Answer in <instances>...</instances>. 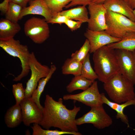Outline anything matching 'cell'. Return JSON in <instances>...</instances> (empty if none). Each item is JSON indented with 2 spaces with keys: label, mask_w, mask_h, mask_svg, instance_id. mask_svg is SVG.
Instances as JSON below:
<instances>
[{
  "label": "cell",
  "mask_w": 135,
  "mask_h": 135,
  "mask_svg": "<svg viewBox=\"0 0 135 135\" xmlns=\"http://www.w3.org/2000/svg\"><path fill=\"white\" fill-rule=\"evenodd\" d=\"M63 100L60 98L56 101L51 96L46 94L42 118L38 124L46 129L54 127L65 131L78 132L76 118L80 107L74 106L72 109H68L64 104Z\"/></svg>",
  "instance_id": "6da1fadb"
},
{
  "label": "cell",
  "mask_w": 135,
  "mask_h": 135,
  "mask_svg": "<svg viewBox=\"0 0 135 135\" xmlns=\"http://www.w3.org/2000/svg\"><path fill=\"white\" fill-rule=\"evenodd\" d=\"M94 70L98 79L104 82L115 74L120 72L114 49L107 46L93 53Z\"/></svg>",
  "instance_id": "7a4b0ae2"
},
{
  "label": "cell",
  "mask_w": 135,
  "mask_h": 135,
  "mask_svg": "<svg viewBox=\"0 0 135 135\" xmlns=\"http://www.w3.org/2000/svg\"><path fill=\"white\" fill-rule=\"evenodd\" d=\"M134 84L120 72L104 83V88L110 98L121 104L135 98Z\"/></svg>",
  "instance_id": "3957f363"
},
{
  "label": "cell",
  "mask_w": 135,
  "mask_h": 135,
  "mask_svg": "<svg viewBox=\"0 0 135 135\" xmlns=\"http://www.w3.org/2000/svg\"><path fill=\"white\" fill-rule=\"evenodd\" d=\"M0 46L6 53L20 60L22 70L20 74L14 78L13 81L17 82L27 76L30 70L29 61L31 53L28 46L21 44L20 41L14 38L0 40Z\"/></svg>",
  "instance_id": "277c9868"
},
{
  "label": "cell",
  "mask_w": 135,
  "mask_h": 135,
  "mask_svg": "<svg viewBox=\"0 0 135 135\" xmlns=\"http://www.w3.org/2000/svg\"><path fill=\"white\" fill-rule=\"evenodd\" d=\"M106 20L105 31L113 37L122 39L128 33L135 32V22L123 15L107 10Z\"/></svg>",
  "instance_id": "5b68a950"
},
{
  "label": "cell",
  "mask_w": 135,
  "mask_h": 135,
  "mask_svg": "<svg viewBox=\"0 0 135 135\" xmlns=\"http://www.w3.org/2000/svg\"><path fill=\"white\" fill-rule=\"evenodd\" d=\"M24 32L27 36L38 44H42L46 40L50 33L48 23L45 19L34 17L26 21Z\"/></svg>",
  "instance_id": "8992f818"
},
{
  "label": "cell",
  "mask_w": 135,
  "mask_h": 135,
  "mask_svg": "<svg viewBox=\"0 0 135 135\" xmlns=\"http://www.w3.org/2000/svg\"><path fill=\"white\" fill-rule=\"evenodd\" d=\"M29 65L31 75L26 83L25 89V98L31 97L34 90L37 86L40 79L46 76L50 70L47 66L42 64L37 59L34 53H31Z\"/></svg>",
  "instance_id": "52a82bcc"
},
{
  "label": "cell",
  "mask_w": 135,
  "mask_h": 135,
  "mask_svg": "<svg viewBox=\"0 0 135 135\" xmlns=\"http://www.w3.org/2000/svg\"><path fill=\"white\" fill-rule=\"evenodd\" d=\"M112 122V118L106 112L102 105L91 108L88 112L76 120L77 126L90 124L98 129L108 127Z\"/></svg>",
  "instance_id": "ba28073f"
},
{
  "label": "cell",
  "mask_w": 135,
  "mask_h": 135,
  "mask_svg": "<svg viewBox=\"0 0 135 135\" xmlns=\"http://www.w3.org/2000/svg\"><path fill=\"white\" fill-rule=\"evenodd\" d=\"M63 99L64 100L76 101L91 108L102 105L104 104L99 91L97 82L95 81L88 88L82 92L64 95Z\"/></svg>",
  "instance_id": "9c48e42d"
},
{
  "label": "cell",
  "mask_w": 135,
  "mask_h": 135,
  "mask_svg": "<svg viewBox=\"0 0 135 135\" xmlns=\"http://www.w3.org/2000/svg\"><path fill=\"white\" fill-rule=\"evenodd\" d=\"M120 72L135 84V60L132 52L123 49H114Z\"/></svg>",
  "instance_id": "30bf717a"
},
{
  "label": "cell",
  "mask_w": 135,
  "mask_h": 135,
  "mask_svg": "<svg viewBox=\"0 0 135 135\" xmlns=\"http://www.w3.org/2000/svg\"><path fill=\"white\" fill-rule=\"evenodd\" d=\"M90 17L88 29L92 31H105L107 28L106 15L107 10L103 3H91L88 5Z\"/></svg>",
  "instance_id": "8fae6325"
},
{
  "label": "cell",
  "mask_w": 135,
  "mask_h": 135,
  "mask_svg": "<svg viewBox=\"0 0 135 135\" xmlns=\"http://www.w3.org/2000/svg\"><path fill=\"white\" fill-rule=\"evenodd\" d=\"M84 35L90 43V53H93L102 47L121 40L112 36L105 31H94L88 29Z\"/></svg>",
  "instance_id": "7c38bea8"
},
{
  "label": "cell",
  "mask_w": 135,
  "mask_h": 135,
  "mask_svg": "<svg viewBox=\"0 0 135 135\" xmlns=\"http://www.w3.org/2000/svg\"><path fill=\"white\" fill-rule=\"evenodd\" d=\"M22 122L27 126L32 123L38 124L42 120V111L30 98H25L20 104Z\"/></svg>",
  "instance_id": "4fadbf2b"
},
{
  "label": "cell",
  "mask_w": 135,
  "mask_h": 135,
  "mask_svg": "<svg viewBox=\"0 0 135 135\" xmlns=\"http://www.w3.org/2000/svg\"><path fill=\"white\" fill-rule=\"evenodd\" d=\"M28 2L29 6L22 8L20 20L26 16L33 14L43 16L48 23L50 20L53 14L44 0H31Z\"/></svg>",
  "instance_id": "5bb4252c"
},
{
  "label": "cell",
  "mask_w": 135,
  "mask_h": 135,
  "mask_svg": "<svg viewBox=\"0 0 135 135\" xmlns=\"http://www.w3.org/2000/svg\"><path fill=\"white\" fill-rule=\"evenodd\" d=\"M107 10L123 15L135 22L133 10L123 0H106L103 2Z\"/></svg>",
  "instance_id": "9a60e30c"
},
{
  "label": "cell",
  "mask_w": 135,
  "mask_h": 135,
  "mask_svg": "<svg viewBox=\"0 0 135 135\" xmlns=\"http://www.w3.org/2000/svg\"><path fill=\"white\" fill-rule=\"evenodd\" d=\"M101 95L103 103L108 106L116 112V118L120 119L122 122L129 126L128 118L126 115L124 113V110L126 107L128 106L131 105L135 106V98L123 104H120L110 100L104 93H101Z\"/></svg>",
  "instance_id": "2e32d148"
},
{
  "label": "cell",
  "mask_w": 135,
  "mask_h": 135,
  "mask_svg": "<svg viewBox=\"0 0 135 135\" xmlns=\"http://www.w3.org/2000/svg\"><path fill=\"white\" fill-rule=\"evenodd\" d=\"M21 28L18 23L11 22L6 19L0 20V40H5L14 38L20 30Z\"/></svg>",
  "instance_id": "e0dca14e"
},
{
  "label": "cell",
  "mask_w": 135,
  "mask_h": 135,
  "mask_svg": "<svg viewBox=\"0 0 135 135\" xmlns=\"http://www.w3.org/2000/svg\"><path fill=\"white\" fill-rule=\"evenodd\" d=\"M4 121L6 126L11 128L16 127L22 122L20 104H16L7 110L4 116Z\"/></svg>",
  "instance_id": "ac0fdd59"
},
{
  "label": "cell",
  "mask_w": 135,
  "mask_h": 135,
  "mask_svg": "<svg viewBox=\"0 0 135 135\" xmlns=\"http://www.w3.org/2000/svg\"><path fill=\"white\" fill-rule=\"evenodd\" d=\"M58 14L65 16L68 19L81 21L83 23L88 22L89 18L88 10L86 6H84L62 10Z\"/></svg>",
  "instance_id": "d6986e66"
},
{
  "label": "cell",
  "mask_w": 135,
  "mask_h": 135,
  "mask_svg": "<svg viewBox=\"0 0 135 135\" xmlns=\"http://www.w3.org/2000/svg\"><path fill=\"white\" fill-rule=\"evenodd\" d=\"M56 68L54 64H52L50 67L49 72L46 76L42 78L38 81V85L36 89L33 92L31 98L36 104L39 108L42 111L43 106L40 104V96L44 91L45 86L56 71Z\"/></svg>",
  "instance_id": "ffe728a7"
},
{
  "label": "cell",
  "mask_w": 135,
  "mask_h": 135,
  "mask_svg": "<svg viewBox=\"0 0 135 135\" xmlns=\"http://www.w3.org/2000/svg\"><path fill=\"white\" fill-rule=\"evenodd\" d=\"M106 46L113 49H123L132 52L135 49V32L129 33L120 41Z\"/></svg>",
  "instance_id": "44dd1931"
},
{
  "label": "cell",
  "mask_w": 135,
  "mask_h": 135,
  "mask_svg": "<svg viewBox=\"0 0 135 135\" xmlns=\"http://www.w3.org/2000/svg\"><path fill=\"white\" fill-rule=\"evenodd\" d=\"M94 81L88 79L81 75L74 76L66 86V90L69 93H71L77 90H84L88 88Z\"/></svg>",
  "instance_id": "7402d4cb"
},
{
  "label": "cell",
  "mask_w": 135,
  "mask_h": 135,
  "mask_svg": "<svg viewBox=\"0 0 135 135\" xmlns=\"http://www.w3.org/2000/svg\"><path fill=\"white\" fill-rule=\"evenodd\" d=\"M82 63L71 58L66 59L62 67V72L64 75L74 76L81 75Z\"/></svg>",
  "instance_id": "603a6c76"
},
{
  "label": "cell",
  "mask_w": 135,
  "mask_h": 135,
  "mask_svg": "<svg viewBox=\"0 0 135 135\" xmlns=\"http://www.w3.org/2000/svg\"><path fill=\"white\" fill-rule=\"evenodd\" d=\"M31 128L32 130L33 135H61L71 134L73 135H81L82 134L78 132H71L58 130H50L43 129L38 123L33 124Z\"/></svg>",
  "instance_id": "cb8c5ba5"
},
{
  "label": "cell",
  "mask_w": 135,
  "mask_h": 135,
  "mask_svg": "<svg viewBox=\"0 0 135 135\" xmlns=\"http://www.w3.org/2000/svg\"><path fill=\"white\" fill-rule=\"evenodd\" d=\"M23 8L20 6L9 2L5 12L6 18L14 23H18Z\"/></svg>",
  "instance_id": "d4e9b609"
},
{
  "label": "cell",
  "mask_w": 135,
  "mask_h": 135,
  "mask_svg": "<svg viewBox=\"0 0 135 135\" xmlns=\"http://www.w3.org/2000/svg\"><path fill=\"white\" fill-rule=\"evenodd\" d=\"M90 54L89 53L88 54L82 63L81 75L94 81L98 79V76L91 65Z\"/></svg>",
  "instance_id": "484cf974"
},
{
  "label": "cell",
  "mask_w": 135,
  "mask_h": 135,
  "mask_svg": "<svg viewBox=\"0 0 135 135\" xmlns=\"http://www.w3.org/2000/svg\"><path fill=\"white\" fill-rule=\"evenodd\" d=\"M72 0H44L49 8L53 15L62 11L63 8Z\"/></svg>",
  "instance_id": "4316f807"
},
{
  "label": "cell",
  "mask_w": 135,
  "mask_h": 135,
  "mask_svg": "<svg viewBox=\"0 0 135 135\" xmlns=\"http://www.w3.org/2000/svg\"><path fill=\"white\" fill-rule=\"evenodd\" d=\"M90 48V42L86 39L80 49L72 54L71 58L82 63L86 57L89 53Z\"/></svg>",
  "instance_id": "83f0119b"
},
{
  "label": "cell",
  "mask_w": 135,
  "mask_h": 135,
  "mask_svg": "<svg viewBox=\"0 0 135 135\" xmlns=\"http://www.w3.org/2000/svg\"><path fill=\"white\" fill-rule=\"evenodd\" d=\"M12 92L15 98L16 104H20L25 98V89L21 83L13 84Z\"/></svg>",
  "instance_id": "f1b7e54d"
},
{
  "label": "cell",
  "mask_w": 135,
  "mask_h": 135,
  "mask_svg": "<svg viewBox=\"0 0 135 135\" xmlns=\"http://www.w3.org/2000/svg\"><path fill=\"white\" fill-rule=\"evenodd\" d=\"M83 22H82L68 19L65 24L72 31H75L79 28Z\"/></svg>",
  "instance_id": "f546056e"
},
{
  "label": "cell",
  "mask_w": 135,
  "mask_h": 135,
  "mask_svg": "<svg viewBox=\"0 0 135 135\" xmlns=\"http://www.w3.org/2000/svg\"><path fill=\"white\" fill-rule=\"evenodd\" d=\"M68 19V18L66 16L57 14L53 15L52 18L48 23L52 24H57L61 25L65 24Z\"/></svg>",
  "instance_id": "4dcf8cb0"
},
{
  "label": "cell",
  "mask_w": 135,
  "mask_h": 135,
  "mask_svg": "<svg viewBox=\"0 0 135 135\" xmlns=\"http://www.w3.org/2000/svg\"><path fill=\"white\" fill-rule=\"evenodd\" d=\"M92 0H72L71 2L65 7L66 8L77 5L86 6L88 5L91 2Z\"/></svg>",
  "instance_id": "1f68e13d"
},
{
  "label": "cell",
  "mask_w": 135,
  "mask_h": 135,
  "mask_svg": "<svg viewBox=\"0 0 135 135\" xmlns=\"http://www.w3.org/2000/svg\"><path fill=\"white\" fill-rule=\"evenodd\" d=\"M11 2L21 6L23 8L26 7V4L24 0H9Z\"/></svg>",
  "instance_id": "d6a6232c"
},
{
  "label": "cell",
  "mask_w": 135,
  "mask_h": 135,
  "mask_svg": "<svg viewBox=\"0 0 135 135\" xmlns=\"http://www.w3.org/2000/svg\"><path fill=\"white\" fill-rule=\"evenodd\" d=\"M106 0H92L91 3H100L103 2ZM129 4V0H123Z\"/></svg>",
  "instance_id": "836d02e7"
},
{
  "label": "cell",
  "mask_w": 135,
  "mask_h": 135,
  "mask_svg": "<svg viewBox=\"0 0 135 135\" xmlns=\"http://www.w3.org/2000/svg\"><path fill=\"white\" fill-rule=\"evenodd\" d=\"M129 4L133 9H135V0H129Z\"/></svg>",
  "instance_id": "e575fe53"
},
{
  "label": "cell",
  "mask_w": 135,
  "mask_h": 135,
  "mask_svg": "<svg viewBox=\"0 0 135 135\" xmlns=\"http://www.w3.org/2000/svg\"><path fill=\"white\" fill-rule=\"evenodd\" d=\"M132 53L135 60V49L132 52Z\"/></svg>",
  "instance_id": "d590c367"
},
{
  "label": "cell",
  "mask_w": 135,
  "mask_h": 135,
  "mask_svg": "<svg viewBox=\"0 0 135 135\" xmlns=\"http://www.w3.org/2000/svg\"><path fill=\"white\" fill-rule=\"evenodd\" d=\"M26 4H27V3L31 0H24Z\"/></svg>",
  "instance_id": "8d00e7d4"
},
{
  "label": "cell",
  "mask_w": 135,
  "mask_h": 135,
  "mask_svg": "<svg viewBox=\"0 0 135 135\" xmlns=\"http://www.w3.org/2000/svg\"><path fill=\"white\" fill-rule=\"evenodd\" d=\"M133 13H134V16H135V9L133 10Z\"/></svg>",
  "instance_id": "74e56055"
}]
</instances>
